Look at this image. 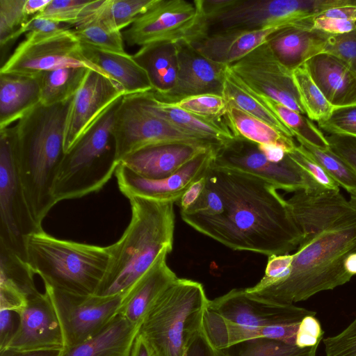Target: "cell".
<instances>
[{"instance_id": "obj_23", "label": "cell", "mask_w": 356, "mask_h": 356, "mask_svg": "<svg viewBox=\"0 0 356 356\" xmlns=\"http://www.w3.org/2000/svg\"><path fill=\"white\" fill-rule=\"evenodd\" d=\"M165 250L152 267L122 296L118 314L140 327L147 314L163 292L178 277L166 262Z\"/></svg>"}, {"instance_id": "obj_40", "label": "cell", "mask_w": 356, "mask_h": 356, "mask_svg": "<svg viewBox=\"0 0 356 356\" xmlns=\"http://www.w3.org/2000/svg\"><path fill=\"white\" fill-rule=\"evenodd\" d=\"M74 27L73 31L81 43L104 51L125 53L122 31H112L91 17Z\"/></svg>"}, {"instance_id": "obj_31", "label": "cell", "mask_w": 356, "mask_h": 356, "mask_svg": "<svg viewBox=\"0 0 356 356\" xmlns=\"http://www.w3.org/2000/svg\"><path fill=\"white\" fill-rule=\"evenodd\" d=\"M40 103L38 75L0 73V130L8 128Z\"/></svg>"}, {"instance_id": "obj_25", "label": "cell", "mask_w": 356, "mask_h": 356, "mask_svg": "<svg viewBox=\"0 0 356 356\" xmlns=\"http://www.w3.org/2000/svg\"><path fill=\"white\" fill-rule=\"evenodd\" d=\"M330 35L317 29L288 26L273 32L266 42L280 63L293 72L314 56L324 53Z\"/></svg>"}, {"instance_id": "obj_52", "label": "cell", "mask_w": 356, "mask_h": 356, "mask_svg": "<svg viewBox=\"0 0 356 356\" xmlns=\"http://www.w3.org/2000/svg\"><path fill=\"white\" fill-rule=\"evenodd\" d=\"M316 314L305 316L300 322L296 338V345L300 348H309L319 345L323 339L324 331Z\"/></svg>"}, {"instance_id": "obj_5", "label": "cell", "mask_w": 356, "mask_h": 356, "mask_svg": "<svg viewBox=\"0 0 356 356\" xmlns=\"http://www.w3.org/2000/svg\"><path fill=\"white\" fill-rule=\"evenodd\" d=\"M26 262L44 285L72 293H95L110 253L102 247L55 238L44 230L24 238Z\"/></svg>"}, {"instance_id": "obj_55", "label": "cell", "mask_w": 356, "mask_h": 356, "mask_svg": "<svg viewBox=\"0 0 356 356\" xmlns=\"http://www.w3.org/2000/svg\"><path fill=\"white\" fill-rule=\"evenodd\" d=\"M15 314L12 310L0 309V350L6 348L16 331Z\"/></svg>"}, {"instance_id": "obj_18", "label": "cell", "mask_w": 356, "mask_h": 356, "mask_svg": "<svg viewBox=\"0 0 356 356\" xmlns=\"http://www.w3.org/2000/svg\"><path fill=\"white\" fill-rule=\"evenodd\" d=\"M124 95L122 88L112 79L89 70L72 97L67 113L63 141L65 154Z\"/></svg>"}, {"instance_id": "obj_44", "label": "cell", "mask_w": 356, "mask_h": 356, "mask_svg": "<svg viewBox=\"0 0 356 356\" xmlns=\"http://www.w3.org/2000/svg\"><path fill=\"white\" fill-rule=\"evenodd\" d=\"M169 104L193 114L213 118H223L227 110L223 96L215 94L189 96Z\"/></svg>"}, {"instance_id": "obj_11", "label": "cell", "mask_w": 356, "mask_h": 356, "mask_svg": "<svg viewBox=\"0 0 356 356\" xmlns=\"http://www.w3.org/2000/svg\"><path fill=\"white\" fill-rule=\"evenodd\" d=\"M211 165L256 177L287 192L324 188L288 154L282 161L272 162L260 151L258 144L241 138L234 136L223 142Z\"/></svg>"}, {"instance_id": "obj_3", "label": "cell", "mask_w": 356, "mask_h": 356, "mask_svg": "<svg viewBox=\"0 0 356 356\" xmlns=\"http://www.w3.org/2000/svg\"><path fill=\"white\" fill-rule=\"evenodd\" d=\"M131 220L120 239L108 246L109 264L95 295H124L165 250H172L174 202L129 198Z\"/></svg>"}, {"instance_id": "obj_47", "label": "cell", "mask_w": 356, "mask_h": 356, "mask_svg": "<svg viewBox=\"0 0 356 356\" xmlns=\"http://www.w3.org/2000/svg\"><path fill=\"white\" fill-rule=\"evenodd\" d=\"M323 341L325 356H356V317L341 332Z\"/></svg>"}, {"instance_id": "obj_56", "label": "cell", "mask_w": 356, "mask_h": 356, "mask_svg": "<svg viewBox=\"0 0 356 356\" xmlns=\"http://www.w3.org/2000/svg\"><path fill=\"white\" fill-rule=\"evenodd\" d=\"M205 174L195 181L177 202L180 211L189 209L200 197L206 185Z\"/></svg>"}, {"instance_id": "obj_29", "label": "cell", "mask_w": 356, "mask_h": 356, "mask_svg": "<svg viewBox=\"0 0 356 356\" xmlns=\"http://www.w3.org/2000/svg\"><path fill=\"white\" fill-rule=\"evenodd\" d=\"M147 108L178 129L197 138L223 143L234 137L224 117L207 118L181 109L156 99L152 90L145 92Z\"/></svg>"}, {"instance_id": "obj_14", "label": "cell", "mask_w": 356, "mask_h": 356, "mask_svg": "<svg viewBox=\"0 0 356 356\" xmlns=\"http://www.w3.org/2000/svg\"><path fill=\"white\" fill-rule=\"evenodd\" d=\"M227 73L241 88L271 98L305 115L292 72L280 63L266 42L227 65Z\"/></svg>"}, {"instance_id": "obj_39", "label": "cell", "mask_w": 356, "mask_h": 356, "mask_svg": "<svg viewBox=\"0 0 356 356\" xmlns=\"http://www.w3.org/2000/svg\"><path fill=\"white\" fill-rule=\"evenodd\" d=\"M222 96L226 102L234 104L242 111L267 123L285 136L294 138L292 132L277 116L238 86L227 73Z\"/></svg>"}, {"instance_id": "obj_62", "label": "cell", "mask_w": 356, "mask_h": 356, "mask_svg": "<svg viewBox=\"0 0 356 356\" xmlns=\"http://www.w3.org/2000/svg\"><path fill=\"white\" fill-rule=\"evenodd\" d=\"M343 266L346 271L352 277L356 275V252L347 255L343 262Z\"/></svg>"}, {"instance_id": "obj_49", "label": "cell", "mask_w": 356, "mask_h": 356, "mask_svg": "<svg viewBox=\"0 0 356 356\" xmlns=\"http://www.w3.org/2000/svg\"><path fill=\"white\" fill-rule=\"evenodd\" d=\"M325 137L329 148L356 172V136L335 134ZM350 202L356 207V193L350 195Z\"/></svg>"}, {"instance_id": "obj_7", "label": "cell", "mask_w": 356, "mask_h": 356, "mask_svg": "<svg viewBox=\"0 0 356 356\" xmlns=\"http://www.w3.org/2000/svg\"><path fill=\"white\" fill-rule=\"evenodd\" d=\"M120 99L64 154L52 189L56 203L97 192L115 174L120 161L116 158L112 129Z\"/></svg>"}, {"instance_id": "obj_2", "label": "cell", "mask_w": 356, "mask_h": 356, "mask_svg": "<svg viewBox=\"0 0 356 356\" xmlns=\"http://www.w3.org/2000/svg\"><path fill=\"white\" fill-rule=\"evenodd\" d=\"M72 99L50 106L40 103L13 127L24 195L32 217L38 221L57 204L52 189L65 154L64 129Z\"/></svg>"}, {"instance_id": "obj_51", "label": "cell", "mask_w": 356, "mask_h": 356, "mask_svg": "<svg viewBox=\"0 0 356 356\" xmlns=\"http://www.w3.org/2000/svg\"><path fill=\"white\" fill-rule=\"evenodd\" d=\"M71 25L49 19L32 17L17 33V38L25 33L26 36L47 37L70 29Z\"/></svg>"}, {"instance_id": "obj_15", "label": "cell", "mask_w": 356, "mask_h": 356, "mask_svg": "<svg viewBox=\"0 0 356 356\" xmlns=\"http://www.w3.org/2000/svg\"><path fill=\"white\" fill-rule=\"evenodd\" d=\"M44 286L60 324L65 348L101 332L118 315L123 296L81 295Z\"/></svg>"}, {"instance_id": "obj_27", "label": "cell", "mask_w": 356, "mask_h": 356, "mask_svg": "<svg viewBox=\"0 0 356 356\" xmlns=\"http://www.w3.org/2000/svg\"><path fill=\"white\" fill-rule=\"evenodd\" d=\"M81 54L118 83L124 95L153 90L145 70L126 52L108 51L81 43Z\"/></svg>"}, {"instance_id": "obj_37", "label": "cell", "mask_w": 356, "mask_h": 356, "mask_svg": "<svg viewBox=\"0 0 356 356\" xmlns=\"http://www.w3.org/2000/svg\"><path fill=\"white\" fill-rule=\"evenodd\" d=\"M318 345L300 348L282 340L261 337L245 341L222 350L220 356H316Z\"/></svg>"}, {"instance_id": "obj_45", "label": "cell", "mask_w": 356, "mask_h": 356, "mask_svg": "<svg viewBox=\"0 0 356 356\" xmlns=\"http://www.w3.org/2000/svg\"><path fill=\"white\" fill-rule=\"evenodd\" d=\"M318 124L329 134L356 136V104L334 108L330 118Z\"/></svg>"}, {"instance_id": "obj_26", "label": "cell", "mask_w": 356, "mask_h": 356, "mask_svg": "<svg viewBox=\"0 0 356 356\" xmlns=\"http://www.w3.org/2000/svg\"><path fill=\"white\" fill-rule=\"evenodd\" d=\"M279 29L218 31L207 33L190 43L211 60L229 65L266 42L268 36Z\"/></svg>"}, {"instance_id": "obj_4", "label": "cell", "mask_w": 356, "mask_h": 356, "mask_svg": "<svg viewBox=\"0 0 356 356\" xmlns=\"http://www.w3.org/2000/svg\"><path fill=\"white\" fill-rule=\"evenodd\" d=\"M353 252H356V225L322 232L299 245L286 279L264 286L254 285L245 291L256 298L281 305L306 300L351 280L343 262Z\"/></svg>"}, {"instance_id": "obj_61", "label": "cell", "mask_w": 356, "mask_h": 356, "mask_svg": "<svg viewBox=\"0 0 356 356\" xmlns=\"http://www.w3.org/2000/svg\"><path fill=\"white\" fill-rule=\"evenodd\" d=\"M130 356H152L142 339L137 335Z\"/></svg>"}, {"instance_id": "obj_32", "label": "cell", "mask_w": 356, "mask_h": 356, "mask_svg": "<svg viewBox=\"0 0 356 356\" xmlns=\"http://www.w3.org/2000/svg\"><path fill=\"white\" fill-rule=\"evenodd\" d=\"M139 327L117 315L89 339L64 348L62 356H130Z\"/></svg>"}, {"instance_id": "obj_60", "label": "cell", "mask_w": 356, "mask_h": 356, "mask_svg": "<svg viewBox=\"0 0 356 356\" xmlns=\"http://www.w3.org/2000/svg\"><path fill=\"white\" fill-rule=\"evenodd\" d=\"M51 0H25L24 10L29 17L42 12L50 3Z\"/></svg>"}, {"instance_id": "obj_21", "label": "cell", "mask_w": 356, "mask_h": 356, "mask_svg": "<svg viewBox=\"0 0 356 356\" xmlns=\"http://www.w3.org/2000/svg\"><path fill=\"white\" fill-rule=\"evenodd\" d=\"M176 45L179 63L176 85L167 95L156 98L172 103L202 94L222 96L227 65L206 58L186 40L177 41Z\"/></svg>"}, {"instance_id": "obj_17", "label": "cell", "mask_w": 356, "mask_h": 356, "mask_svg": "<svg viewBox=\"0 0 356 356\" xmlns=\"http://www.w3.org/2000/svg\"><path fill=\"white\" fill-rule=\"evenodd\" d=\"M286 202L302 234L300 244L322 232L356 225V207L339 191H301Z\"/></svg>"}, {"instance_id": "obj_24", "label": "cell", "mask_w": 356, "mask_h": 356, "mask_svg": "<svg viewBox=\"0 0 356 356\" xmlns=\"http://www.w3.org/2000/svg\"><path fill=\"white\" fill-rule=\"evenodd\" d=\"M305 65L334 108L356 104V71L348 64L332 54L321 53Z\"/></svg>"}, {"instance_id": "obj_57", "label": "cell", "mask_w": 356, "mask_h": 356, "mask_svg": "<svg viewBox=\"0 0 356 356\" xmlns=\"http://www.w3.org/2000/svg\"><path fill=\"white\" fill-rule=\"evenodd\" d=\"M318 16L356 22V0H352L346 5L326 10Z\"/></svg>"}, {"instance_id": "obj_13", "label": "cell", "mask_w": 356, "mask_h": 356, "mask_svg": "<svg viewBox=\"0 0 356 356\" xmlns=\"http://www.w3.org/2000/svg\"><path fill=\"white\" fill-rule=\"evenodd\" d=\"M70 67H86L109 78L99 67L83 58L81 43L72 29L47 37L26 36L1 65L0 73L37 75Z\"/></svg>"}, {"instance_id": "obj_12", "label": "cell", "mask_w": 356, "mask_h": 356, "mask_svg": "<svg viewBox=\"0 0 356 356\" xmlns=\"http://www.w3.org/2000/svg\"><path fill=\"white\" fill-rule=\"evenodd\" d=\"M122 34L130 46L163 41L192 42L207 34L201 0H158Z\"/></svg>"}, {"instance_id": "obj_28", "label": "cell", "mask_w": 356, "mask_h": 356, "mask_svg": "<svg viewBox=\"0 0 356 356\" xmlns=\"http://www.w3.org/2000/svg\"><path fill=\"white\" fill-rule=\"evenodd\" d=\"M34 274L26 261L0 246V309L17 314L30 298L40 293L35 284Z\"/></svg>"}, {"instance_id": "obj_48", "label": "cell", "mask_w": 356, "mask_h": 356, "mask_svg": "<svg viewBox=\"0 0 356 356\" xmlns=\"http://www.w3.org/2000/svg\"><path fill=\"white\" fill-rule=\"evenodd\" d=\"M324 53L339 58L356 71V29L338 35H330Z\"/></svg>"}, {"instance_id": "obj_33", "label": "cell", "mask_w": 356, "mask_h": 356, "mask_svg": "<svg viewBox=\"0 0 356 356\" xmlns=\"http://www.w3.org/2000/svg\"><path fill=\"white\" fill-rule=\"evenodd\" d=\"M224 119L234 137L241 138L257 144L278 145L284 147L287 154L293 152L297 146L293 138L285 136L231 102H227Z\"/></svg>"}, {"instance_id": "obj_35", "label": "cell", "mask_w": 356, "mask_h": 356, "mask_svg": "<svg viewBox=\"0 0 356 356\" xmlns=\"http://www.w3.org/2000/svg\"><path fill=\"white\" fill-rule=\"evenodd\" d=\"M244 90L277 116L292 132L294 138H300L321 149H329L325 136L308 118L271 98Z\"/></svg>"}, {"instance_id": "obj_9", "label": "cell", "mask_w": 356, "mask_h": 356, "mask_svg": "<svg viewBox=\"0 0 356 356\" xmlns=\"http://www.w3.org/2000/svg\"><path fill=\"white\" fill-rule=\"evenodd\" d=\"M112 136L118 161L144 147L182 141L218 147L222 143L186 134L152 113L146 106L145 92L124 95L115 113Z\"/></svg>"}, {"instance_id": "obj_46", "label": "cell", "mask_w": 356, "mask_h": 356, "mask_svg": "<svg viewBox=\"0 0 356 356\" xmlns=\"http://www.w3.org/2000/svg\"><path fill=\"white\" fill-rule=\"evenodd\" d=\"M288 154L305 169L321 186L328 190L339 191L338 184L312 157L303 146L297 145L294 150Z\"/></svg>"}, {"instance_id": "obj_53", "label": "cell", "mask_w": 356, "mask_h": 356, "mask_svg": "<svg viewBox=\"0 0 356 356\" xmlns=\"http://www.w3.org/2000/svg\"><path fill=\"white\" fill-rule=\"evenodd\" d=\"M312 29L320 30L331 35L343 34L356 29V22L316 16L314 19Z\"/></svg>"}, {"instance_id": "obj_59", "label": "cell", "mask_w": 356, "mask_h": 356, "mask_svg": "<svg viewBox=\"0 0 356 356\" xmlns=\"http://www.w3.org/2000/svg\"><path fill=\"white\" fill-rule=\"evenodd\" d=\"M260 151L272 162L282 161L287 155L286 149L275 144H258Z\"/></svg>"}, {"instance_id": "obj_43", "label": "cell", "mask_w": 356, "mask_h": 356, "mask_svg": "<svg viewBox=\"0 0 356 356\" xmlns=\"http://www.w3.org/2000/svg\"><path fill=\"white\" fill-rule=\"evenodd\" d=\"M25 0H0V45L6 48L17 39L21 27L31 18L24 10Z\"/></svg>"}, {"instance_id": "obj_22", "label": "cell", "mask_w": 356, "mask_h": 356, "mask_svg": "<svg viewBox=\"0 0 356 356\" xmlns=\"http://www.w3.org/2000/svg\"><path fill=\"white\" fill-rule=\"evenodd\" d=\"M220 146L182 141L165 142L138 149L120 162L140 177L159 179L175 173L199 154L216 149Z\"/></svg>"}, {"instance_id": "obj_50", "label": "cell", "mask_w": 356, "mask_h": 356, "mask_svg": "<svg viewBox=\"0 0 356 356\" xmlns=\"http://www.w3.org/2000/svg\"><path fill=\"white\" fill-rule=\"evenodd\" d=\"M293 254L270 255L268 257L265 273L257 286H264L280 282L289 275Z\"/></svg>"}, {"instance_id": "obj_16", "label": "cell", "mask_w": 356, "mask_h": 356, "mask_svg": "<svg viewBox=\"0 0 356 356\" xmlns=\"http://www.w3.org/2000/svg\"><path fill=\"white\" fill-rule=\"evenodd\" d=\"M316 314L294 305L268 302L248 293L245 289H233L213 300H209L204 318L257 328L299 324L307 316Z\"/></svg>"}, {"instance_id": "obj_54", "label": "cell", "mask_w": 356, "mask_h": 356, "mask_svg": "<svg viewBox=\"0 0 356 356\" xmlns=\"http://www.w3.org/2000/svg\"><path fill=\"white\" fill-rule=\"evenodd\" d=\"M185 356H220L207 338L204 329L191 341Z\"/></svg>"}, {"instance_id": "obj_19", "label": "cell", "mask_w": 356, "mask_h": 356, "mask_svg": "<svg viewBox=\"0 0 356 356\" xmlns=\"http://www.w3.org/2000/svg\"><path fill=\"white\" fill-rule=\"evenodd\" d=\"M216 149L199 154L175 173L159 179L140 177L120 162L115 172L119 189L128 199L140 197L177 203L188 188L206 173Z\"/></svg>"}, {"instance_id": "obj_8", "label": "cell", "mask_w": 356, "mask_h": 356, "mask_svg": "<svg viewBox=\"0 0 356 356\" xmlns=\"http://www.w3.org/2000/svg\"><path fill=\"white\" fill-rule=\"evenodd\" d=\"M335 5V0H227L204 17L207 34L288 26L312 29L314 18Z\"/></svg>"}, {"instance_id": "obj_10", "label": "cell", "mask_w": 356, "mask_h": 356, "mask_svg": "<svg viewBox=\"0 0 356 356\" xmlns=\"http://www.w3.org/2000/svg\"><path fill=\"white\" fill-rule=\"evenodd\" d=\"M42 230L35 223L24 195L14 127L0 130V246L26 261L25 236Z\"/></svg>"}, {"instance_id": "obj_38", "label": "cell", "mask_w": 356, "mask_h": 356, "mask_svg": "<svg viewBox=\"0 0 356 356\" xmlns=\"http://www.w3.org/2000/svg\"><path fill=\"white\" fill-rule=\"evenodd\" d=\"M292 74L305 115L318 123L328 119L334 107L315 83L305 64Z\"/></svg>"}, {"instance_id": "obj_41", "label": "cell", "mask_w": 356, "mask_h": 356, "mask_svg": "<svg viewBox=\"0 0 356 356\" xmlns=\"http://www.w3.org/2000/svg\"><path fill=\"white\" fill-rule=\"evenodd\" d=\"M299 145L303 146L327 172V174L350 195L356 193V172L330 148L321 149L296 137Z\"/></svg>"}, {"instance_id": "obj_6", "label": "cell", "mask_w": 356, "mask_h": 356, "mask_svg": "<svg viewBox=\"0 0 356 356\" xmlns=\"http://www.w3.org/2000/svg\"><path fill=\"white\" fill-rule=\"evenodd\" d=\"M209 300L198 282L177 278L171 284L138 330L152 356H185L191 341L203 330Z\"/></svg>"}, {"instance_id": "obj_30", "label": "cell", "mask_w": 356, "mask_h": 356, "mask_svg": "<svg viewBox=\"0 0 356 356\" xmlns=\"http://www.w3.org/2000/svg\"><path fill=\"white\" fill-rule=\"evenodd\" d=\"M132 56L146 72L155 97L161 98L174 89L179 70L176 42L147 44Z\"/></svg>"}, {"instance_id": "obj_58", "label": "cell", "mask_w": 356, "mask_h": 356, "mask_svg": "<svg viewBox=\"0 0 356 356\" xmlns=\"http://www.w3.org/2000/svg\"><path fill=\"white\" fill-rule=\"evenodd\" d=\"M63 350H26L4 348L0 350V356H62Z\"/></svg>"}, {"instance_id": "obj_42", "label": "cell", "mask_w": 356, "mask_h": 356, "mask_svg": "<svg viewBox=\"0 0 356 356\" xmlns=\"http://www.w3.org/2000/svg\"><path fill=\"white\" fill-rule=\"evenodd\" d=\"M103 0H51L40 13L33 16L74 26L91 15Z\"/></svg>"}, {"instance_id": "obj_34", "label": "cell", "mask_w": 356, "mask_h": 356, "mask_svg": "<svg viewBox=\"0 0 356 356\" xmlns=\"http://www.w3.org/2000/svg\"><path fill=\"white\" fill-rule=\"evenodd\" d=\"M89 70L70 67L37 74L40 83V104L50 106L71 99L81 87Z\"/></svg>"}, {"instance_id": "obj_20", "label": "cell", "mask_w": 356, "mask_h": 356, "mask_svg": "<svg viewBox=\"0 0 356 356\" xmlns=\"http://www.w3.org/2000/svg\"><path fill=\"white\" fill-rule=\"evenodd\" d=\"M16 331L5 348L17 350H63L64 338L52 301L47 293L30 298L17 313Z\"/></svg>"}, {"instance_id": "obj_1", "label": "cell", "mask_w": 356, "mask_h": 356, "mask_svg": "<svg viewBox=\"0 0 356 356\" xmlns=\"http://www.w3.org/2000/svg\"><path fill=\"white\" fill-rule=\"evenodd\" d=\"M207 179L222 201L215 215L180 213L197 232L226 247L268 257L298 248L301 232L277 189L256 177L210 165Z\"/></svg>"}, {"instance_id": "obj_36", "label": "cell", "mask_w": 356, "mask_h": 356, "mask_svg": "<svg viewBox=\"0 0 356 356\" xmlns=\"http://www.w3.org/2000/svg\"><path fill=\"white\" fill-rule=\"evenodd\" d=\"M157 1L103 0L94 12L88 17L97 19L112 31H121L125 27L131 26L140 15L146 13Z\"/></svg>"}]
</instances>
